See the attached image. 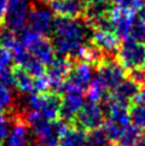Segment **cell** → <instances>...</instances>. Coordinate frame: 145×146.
<instances>
[{
	"mask_svg": "<svg viewBox=\"0 0 145 146\" xmlns=\"http://www.w3.org/2000/svg\"><path fill=\"white\" fill-rule=\"evenodd\" d=\"M92 33L93 30L81 19L55 17L52 42L56 53L75 59L80 48L91 41Z\"/></svg>",
	"mask_w": 145,
	"mask_h": 146,
	"instance_id": "cell-1",
	"label": "cell"
},
{
	"mask_svg": "<svg viewBox=\"0 0 145 146\" xmlns=\"http://www.w3.org/2000/svg\"><path fill=\"white\" fill-rule=\"evenodd\" d=\"M19 39L30 54L45 66H49L57 57L53 42L49 36L40 35L27 27L19 33Z\"/></svg>",
	"mask_w": 145,
	"mask_h": 146,
	"instance_id": "cell-2",
	"label": "cell"
},
{
	"mask_svg": "<svg viewBox=\"0 0 145 146\" xmlns=\"http://www.w3.org/2000/svg\"><path fill=\"white\" fill-rule=\"evenodd\" d=\"M27 103L32 110L38 111L45 119L55 122L59 119L62 94L53 91L46 93H32L28 94Z\"/></svg>",
	"mask_w": 145,
	"mask_h": 146,
	"instance_id": "cell-3",
	"label": "cell"
},
{
	"mask_svg": "<svg viewBox=\"0 0 145 146\" xmlns=\"http://www.w3.org/2000/svg\"><path fill=\"white\" fill-rule=\"evenodd\" d=\"M84 93L85 92L82 90L70 85L68 81L64 83V86L61 91V94L63 96H62L59 119L69 124H74L77 112L81 110V108L85 104Z\"/></svg>",
	"mask_w": 145,
	"mask_h": 146,
	"instance_id": "cell-4",
	"label": "cell"
},
{
	"mask_svg": "<svg viewBox=\"0 0 145 146\" xmlns=\"http://www.w3.org/2000/svg\"><path fill=\"white\" fill-rule=\"evenodd\" d=\"M116 59L128 71L145 68V44L134 40H123L117 50Z\"/></svg>",
	"mask_w": 145,
	"mask_h": 146,
	"instance_id": "cell-5",
	"label": "cell"
},
{
	"mask_svg": "<svg viewBox=\"0 0 145 146\" xmlns=\"http://www.w3.org/2000/svg\"><path fill=\"white\" fill-rule=\"evenodd\" d=\"M96 71V77L109 92H112L127 77V70L118 63L116 57H106Z\"/></svg>",
	"mask_w": 145,
	"mask_h": 146,
	"instance_id": "cell-6",
	"label": "cell"
},
{
	"mask_svg": "<svg viewBox=\"0 0 145 146\" xmlns=\"http://www.w3.org/2000/svg\"><path fill=\"white\" fill-rule=\"evenodd\" d=\"M105 111L100 104L87 102L77 112L74 124L88 133L91 130L100 128L105 121Z\"/></svg>",
	"mask_w": 145,
	"mask_h": 146,
	"instance_id": "cell-7",
	"label": "cell"
},
{
	"mask_svg": "<svg viewBox=\"0 0 145 146\" xmlns=\"http://www.w3.org/2000/svg\"><path fill=\"white\" fill-rule=\"evenodd\" d=\"M30 9L29 0H10L3 25L16 33H21L27 28Z\"/></svg>",
	"mask_w": 145,
	"mask_h": 146,
	"instance_id": "cell-8",
	"label": "cell"
},
{
	"mask_svg": "<svg viewBox=\"0 0 145 146\" xmlns=\"http://www.w3.org/2000/svg\"><path fill=\"white\" fill-rule=\"evenodd\" d=\"M74 62L75 60L72 58H69V57L58 56L56 57L52 63L46 68V75H47L50 80L51 91L61 94L62 88H63L64 83L69 77Z\"/></svg>",
	"mask_w": 145,
	"mask_h": 146,
	"instance_id": "cell-9",
	"label": "cell"
},
{
	"mask_svg": "<svg viewBox=\"0 0 145 146\" xmlns=\"http://www.w3.org/2000/svg\"><path fill=\"white\" fill-rule=\"evenodd\" d=\"M55 23V15L45 7H32L29 12L27 27L33 32L44 36L52 35Z\"/></svg>",
	"mask_w": 145,
	"mask_h": 146,
	"instance_id": "cell-10",
	"label": "cell"
},
{
	"mask_svg": "<svg viewBox=\"0 0 145 146\" xmlns=\"http://www.w3.org/2000/svg\"><path fill=\"white\" fill-rule=\"evenodd\" d=\"M110 19L115 33L120 39L126 40L128 38V33L131 29V24L134 17L137 16L136 12L120 6V5H112L110 11Z\"/></svg>",
	"mask_w": 145,
	"mask_h": 146,
	"instance_id": "cell-11",
	"label": "cell"
},
{
	"mask_svg": "<svg viewBox=\"0 0 145 146\" xmlns=\"http://www.w3.org/2000/svg\"><path fill=\"white\" fill-rule=\"evenodd\" d=\"M50 10L56 17L82 18L86 11L85 0H53L50 3Z\"/></svg>",
	"mask_w": 145,
	"mask_h": 146,
	"instance_id": "cell-12",
	"label": "cell"
},
{
	"mask_svg": "<svg viewBox=\"0 0 145 146\" xmlns=\"http://www.w3.org/2000/svg\"><path fill=\"white\" fill-rule=\"evenodd\" d=\"M91 42L109 57H116L117 50L121 45L120 38L114 32L108 30H93Z\"/></svg>",
	"mask_w": 145,
	"mask_h": 146,
	"instance_id": "cell-13",
	"label": "cell"
},
{
	"mask_svg": "<svg viewBox=\"0 0 145 146\" xmlns=\"http://www.w3.org/2000/svg\"><path fill=\"white\" fill-rule=\"evenodd\" d=\"M92 80H93V66L88 63H86V62H81V60L74 62V65L71 68V71L67 81L70 85L86 92V90L91 85Z\"/></svg>",
	"mask_w": 145,
	"mask_h": 146,
	"instance_id": "cell-14",
	"label": "cell"
},
{
	"mask_svg": "<svg viewBox=\"0 0 145 146\" xmlns=\"http://www.w3.org/2000/svg\"><path fill=\"white\" fill-rule=\"evenodd\" d=\"M29 127L24 122L22 116L15 118L13 126L10 130L6 146H33V141L29 135Z\"/></svg>",
	"mask_w": 145,
	"mask_h": 146,
	"instance_id": "cell-15",
	"label": "cell"
},
{
	"mask_svg": "<svg viewBox=\"0 0 145 146\" xmlns=\"http://www.w3.org/2000/svg\"><path fill=\"white\" fill-rule=\"evenodd\" d=\"M58 138L61 146H86L87 132L75 124H68Z\"/></svg>",
	"mask_w": 145,
	"mask_h": 146,
	"instance_id": "cell-16",
	"label": "cell"
},
{
	"mask_svg": "<svg viewBox=\"0 0 145 146\" xmlns=\"http://www.w3.org/2000/svg\"><path fill=\"white\" fill-rule=\"evenodd\" d=\"M142 88L143 87L139 85V83H137L134 80L129 79V77L127 76L126 79L115 88V90H114L112 92H110V94L112 97H115V98L120 99V100L125 102V103L131 105V103L134 99V97L138 94Z\"/></svg>",
	"mask_w": 145,
	"mask_h": 146,
	"instance_id": "cell-17",
	"label": "cell"
},
{
	"mask_svg": "<svg viewBox=\"0 0 145 146\" xmlns=\"http://www.w3.org/2000/svg\"><path fill=\"white\" fill-rule=\"evenodd\" d=\"M13 87L22 94H32L34 92V79L19 66H13Z\"/></svg>",
	"mask_w": 145,
	"mask_h": 146,
	"instance_id": "cell-18",
	"label": "cell"
},
{
	"mask_svg": "<svg viewBox=\"0 0 145 146\" xmlns=\"http://www.w3.org/2000/svg\"><path fill=\"white\" fill-rule=\"evenodd\" d=\"M109 92L106 88L104 87V85L94 77L92 80L91 85L88 86V88L86 90V96H87V100L88 102H93V103H104L106 100V98L109 97Z\"/></svg>",
	"mask_w": 145,
	"mask_h": 146,
	"instance_id": "cell-19",
	"label": "cell"
},
{
	"mask_svg": "<svg viewBox=\"0 0 145 146\" xmlns=\"http://www.w3.org/2000/svg\"><path fill=\"white\" fill-rule=\"evenodd\" d=\"M142 130L132 126L131 123L123 128L120 138L117 140V146H137L139 139L142 137Z\"/></svg>",
	"mask_w": 145,
	"mask_h": 146,
	"instance_id": "cell-20",
	"label": "cell"
},
{
	"mask_svg": "<svg viewBox=\"0 0 145 146\" xmlns=\"http://www.w3.org/2000/svg\"><path fill=\"white\" fill-rule=\"evenodd\" d=\"M129 123L140 130H145V105L131 104L129 105Z\"/></svg>",
	"mask_w": 145,
	"mask_h": 146,
	"instance_id": "cell-21",
	"label": "cell"
},
{
	"mask_svg": "<svg viewBox=\"0 0 145 146\" xmlns=\"http://www.w3.org/2000/svg\"><path fill=\"white\" fill-rule=\"evenodd\" d=\"M19 33L13 32L12 29L5 27V25L0 27V45L3 47L12 51L19 44Z\"/></svg>",
	"mask_w": 145,
	"mask_h": 146,
	"instance_id": "cell-22",
	"label": "cell"
},
{
	"mask_svg": "<svg viewBox=\"0 0 145 146\" xmlns=\"http://www.w3.org/2000/svg\"><path fill=\"white\" fill-rule=\"evenodd\" d=\"M11 53H12V60H13L15 65L22 68V69H24V68L27 66V64L33 58V56L30 54V52L24 47L21 41L16 47L11 51Z\"/></svg>",
	"mask_w": 145,
	"mask_h": 146,
	"instance_id": "cell-23",
	"label": "cell"
},
{
	"mask_svg": "<svg viewBox=\"0 0 145 146\" xmlns=\"http://www.w3.org/2000/svg\"><path fill=\"white\" fill-rule=\"evenodd\" d=\"M102 128H103V130H104L106 138L109 139V141L116 144L125 127L121 126V124H118V123H116L115 121H112V119L108 118V119L104 121V123H103Z\"/></svg>",
	"mask_w": 145,
	"mask_h": 146,
	"instance_id": "cell-24",
	"label": "cell"
},
{
	"mask_svg": "<svg viewBox=\"0 0 145 146\" xmlns=\"http://www.w3.org/2000/svg\"><path fill=\"white\" fill-rule=\"evenodd\" d=\"M126 40H134L140 42L145 41V22H143L138 16L134 17L128 33V38Z\"/></svg>",
	"mask_w": 145,
	"mask_h": 146,
	"instance_id": "cell-25",
	"label": "cell"
},
{
	"mask_svg": "<svg viewBox=\"0 0 145 146\" xmlns=\"http://www.w3.org/2000/svg\"><path fill=\"white\" fill-rule=\"evenodd\" d=\"M15 97L11 87L0 85V113H5L13 106Z\"/></svg>",
	"mask_w": 145,
	"mask_h": 146,
	"instance_id": "cell-26",
	"label": "cell"
},
{
	"mask_svg": "<svg viewBox=\"0 0 145 146\" xmlns=\"http://www.w3.org/2000/svg\"><path fill=\"white\" fill-rule=\"evenodd\" d=\"M106 144H109V139L102 127L87 133L86 146H105Z\"/></svg>",
	"mask_w": 145,
	"mask_h": 146,
	"instance_id": "cell-27",
	"label": "cell"
},
{
	"mask_svg": "<svg viewBox=\"0 0 145 146\" xmlns=\"http://www.w3.org/2000/svg\"><path fill=\"white\" fill-rule=\"evenodd\" d=\"M10 130H11L10 119L6 117L5 113H0V146H3L6 143Z\"/></svg>",
	"mask_w": 145,
	"mask_h": 146,
	"instance_id": "cell-28",
	"label": "cell"
},
{
	"mask_svg": "<svg viewBox=\"0 0 145 146\" xmlns=\"http://www.w3.org/2000/svg\"><path fill=\"white\" fill-rule=\"evenodd\" d=\"M51 91V85L47 75H43L34 79V92L33 93H46Z\"/></svg>",
	"mask_w": 145,
	"mask_h": 146,
	"instance_id": "cell-29",
	"label": "cell"
},
{
	"mask_svg": "<svg viewBox=\"0 0 145 146\" xmlns=\"http://www.w3.org/2000/svg\"><path fill=\"white\" fill-rule=\"evenodd\" d=\"M0 85L12 87L13 86V74L10 68H0Z\"/></svg>",
	"mask_w": 145,
	"mask_h": 146,
	"instance_id": "cell-30",
	"label": "cell"
},
{
	"mask_svg": "<svg viewBox=\"0 0 145 146\" xmlns=\"http://www.w3.org/2000/svg\"><path fill=\"white\" fill-rule=\"evenodd\" d=\"M12 62L13 60H12L11 51L0 45V68H10Z\"/></svg>",
	"mask_w": 145,
	"mask_h": 146,
	"instance_id": "cell-31",
	"label": "cell"
},
{
	"mask_svg": "<svg viewBox=\"0 0 145 146\" xmlns=\"http://www.w3.org/2000/svg\"><path fill=\"white\" fill-rule=\"evenodd\" d=\"M127 76L129 79L134 80L137 83H139L142 87H145V68L143 69H137L127 72Z\"/></svg>",
	"mask_w": 145,
	"mask_h": 146,
	"instance_id": "cell-32",
	"label": "cell"
},
{
	"mask_svg": "<svg viewBox=\"0 0 145 146\" xmlns=\"http://www.w3.org/2000/svg\"><path fill=\"white\" fill-rule=\"evenodd\" d=\"M9 1L10 0H0V25L4 24V19L6 16V11H7V6H9Z\"/></svg>",
	"mask_w": 145,
	"mask_h": 146,
	"instance_id": "cell-33",
	"label": "cell"
},
{
	"mask_svg": "<svg viewBox=\"0 0 145 146\" xmlns=\"http://www.w3.org/2000/svg\"><path fill=\"white\" fill-rule=\"evenodd\" d=\"M131 104H143V105H145V87H143L142 90L139 91V93L134 97Z\"/></svg>",
	"mask_w": 145,
	"mask_h": 146,
	"instance_id": "cell-34",
	"label": "cell"
},
{
	"mask_svg": "<svg viewBox=\"0 0 145 146\" xmlns=\"http://www.w3.org/2000/svg\"><path fill=\"white\" fill-rule=\"evenodd\" d=\"M137 16L140 18L143 22H145V0L143 1V4H142V6L138 9V11H137Z\"/></svg>",
	"mask_w": 145,
	"mask_h": 146,
	"instance_id": "cell-35",
	"label": "cell"
},
{
	"mask_svg": "<svg viewBox=\"0 0 145 146\" xmlns=\"http://www.w3.org/2000/svg\"><path fill=\"white\" fill-rule=\"evenodd\" d=\"M137 146H145V133L142 134V137H140V139H139Z\"/></svg>",
	"mask_w": 145,
	"mask_h": 146,
	"instance_id": "cell-36",
	"label": "cell"
},
{
	"mask_svg": "<svg viewBox=\"0 0 145 146\" xmlns=\"http://www.w3.org/2000/svg\"><path fill=\"white\" fill-rule=\"evenodd\" d=\"M104 1H109V0H85L86 4H97V3H104Z\"/></svg>",
	"mask_w": 145,
	"mask_h": 146,
	"instance_id": "cell-37",
	"label": "cell"
},
{
	"mask_svg": "<svg viewBox=\"0 0 145 146\" xmlns=\"http://www.w3.org/2000/svg\"><path fill=\"white\" fill-rule=\"evenodd\" d=\"M35 1H38L40 4H50V3H52L53 0H35Z\"/></svg>",
	"mask_w": 145,
	"mask_h": 146,
	"instance_id": "cell-38",
	"label": "cell"
},
{
	"mask_svg": "<svg viewBox=\"0 0 145 146\" xmlns=\"http://www.w3.org/2000/svg\"><path fill=\"white\" fill-rule=\"evenodd\" d=\"M109 1H110L111 4H114V5H115V4H118V3H120L121 0H109Z\"/></svg>",
	"mask_w": 145,
	"mask_h": 146,
	"instance_id": "cell-39",
	"label": "cell"
},
{
	"mask_svg": "<svg viewBox=\"0 0 145 146\" xmlns=\"http://www.w3.org/2000/svg\"><path fill=\"white\" fill-rule=\"evenodd\" d=\"M105 146H117V144H115V143H109V144H106Z\"/></svg>",
	"mask_w": 145,
	"mask_h": 146,
	"instance_id": "cell-40",
	"label": "cell"
}]
</instances>
